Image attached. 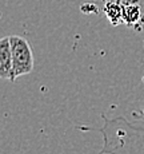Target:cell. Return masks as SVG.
<instances>
[{
  "instance_id": "6",
  "label": "cell",
  "mask_w": 144,
  "mask_h": 154,
  "mask_svg": "<svg viewBox=\"0 0 144 154\" xmlns=\"http://www.w3.org/2000/svg\"><path fill=\"white\" fill-rule=\"evenodd\" d=\"M142 81H143V82H144V74H143V78H142Z\"/></svg>"
},
{
  "instance_id": "2",
  "label": "cell",
  "mask_w": 144,
  "mask_h": 154,
  "mask_svg": "<svg viewBox=\"0 0 144 154\" xmlns=\"http://www.w3.org/2000/svg\"><path fill=\"white\" fill-rule=\"evenodd\" d=\"M11 51H12V74L11 82H15L19 76L27 75L34 70V54L28 40L17 35L10 36Z\"/></svg>"
},
{
  "instance_id": "3",
  "label": "cell",
  "mask_w": 144,
  "mask_h": 154,
  "mask_svg": "<svg viewBox=\"0 0 144 154\" xmlns=\"http://www.w3.org/2000/svg\"><path fill=\"white\" fill-rule=\"evenodd\" d=\"M12 74V51H11L10 36L0 40V76L11 79Z\"/></svg>"
},
{
  "instance_id": "1",
  "label": "cell",
  "mask_w": 144,
  "mask_h": 154,
  "mask_svg": "<svg viewBox=\"0 0 144 154\" xmlns=\"http://www.w3.org/2000/svg\"><path fill=\"white\" fill-rule=\"evenodd\" d=\"M98 131L104 137L103 149L98 154H144V127L132 125L125 118H107Z\"/></svg>"
},
{
  "instance_id": "5",
  "label": "cell",
  "mask_w": 144,
  "mask_h": 154,
  "mask_svg": "<svg viewBox=\"0 0 144 154\" xmlns=\"http://www.w3.org/2000/svg\"><path fill=\"white\" fill-rule=\"evenodd\" d=\"M104 12L107 15V17L110 19V22L113 26H117L123 22V4L116 0L108 2L104 7Z\"/></svg>"
},
{
  "instance_id": "4",
  "label": "cell",
  "mask_w": 144,
  "mask_h": 154,
  "mask_svg": "<svg viewBox=\"0 0 144 154\" xmlns=\"http://www.w3.org/2000/svg\"><path fill=\"white\" fill-rule=\"evenodd\" d=\"M140 19V5L136 0H128L123 4V22L131 26L137 23Z\"/></svg>"
}]
</instances>
